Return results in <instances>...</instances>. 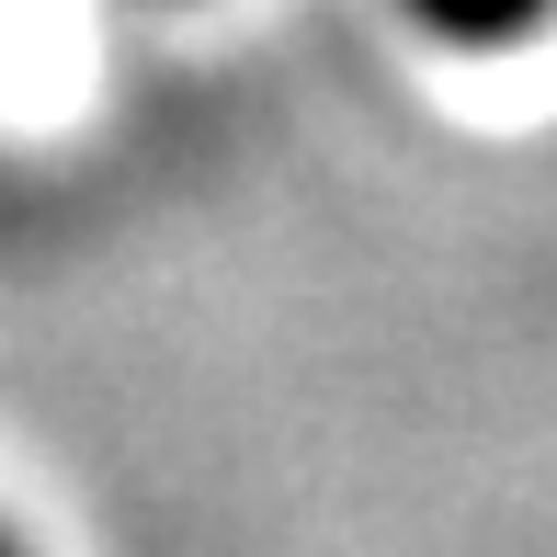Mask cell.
Here are the masks:
<instances>
[{
	"label": "cell",
	"mask_w": 557,
	"mask_h": 557,
	"mask_svg": "<svg viewBox=\"0 0 557 557\" xmlns=\"http://www.w3.org/2000/svg\"><path fill=\"white\" fill-rule=\"evenodd\" d=\"M546 0H421V23L433 35H467V46H490V35H512V23H535Z\"/></svg>",
	"instance_id": "cell-1"
}]
</instances>
